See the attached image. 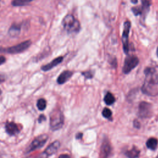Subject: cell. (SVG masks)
<instances>
[{"label":"cell","instance_id":"6","mask_svg":"<svg viewBox=\"0 0 158 158\" xmlns=\"http://www.w3.org/2000/svg\"><path fill=\"white\" fill-rule=\"evenodd\" d=\"M139 63L138 58L133 55L128 56L124 62L122 71L125 74L130 73L134 68H135Z\"/></svg>","mask_w":158,"mask_h":158},{"label":"cell","instance_id":"19","mask_svg":"<svg viewBox=\"0 0 158 158\" xmlns=\"http://www.w3.org/2000/svg\"><path fill=\"white\" fill-rule=\"evenodd\" d=\"M36 106L40 110H43L46 107V101L44 98H40L38 100Z\"/></svg>","mask_w":158,"mask_h":158},{"label":"cell","instance_id":"1","mask_svg":"<svg viewBox=\"0 0 158 158\" xmlns=\"http://www.w3.org/2000/svg\"><path fill=\"white\" fill-rule=\"evenodd\" d=\"M146 75L144 83L141 88L142 92L149 96L158 94V73L154 68L148 67L144 70Z\"/></svg>","mask_w":158,"mask_h":158},{"label":"cell","instance_id":"24","mask_svg":"<svg viewBox=\"0 0 158 158\" xmlns=\"http://www.w3.org/2000/svg\"><path fill=\"white\" fill-rule=\"evenodd\" d=\"M46 118L45 115H43V114H41L38 117V122L41 123L42 122L46 120Z\"/></svg>","mask_w":158,"mask_h":158},{"label":"cell","instance_id":"33","mask_svg":"<svg viewBox=\"0 0 158 158\" xmlns=\"http://www.w3.org/2000/svg\"><path fill=\"white\" fill-rule=\"evenodd\" d=\"M155 158H158V155H157V156L156 157H155Z\"/></svg>","mask_w":158,"mask_h":158},{"label":"cell","instance_id":"10","mask_svg":"<svg viewBox=\"0 0 158 158\" xmlns=\"http://www.w3.org/2000/svg\"><path fill=\"white\" fill-rule=\"evenodd\" d=\"M6 133L10 136H14L18 134L20 131L19 128L14 122H7L5 125Z\"/></svg>","mask_w":158,"mask_h":158},{"label":"cell","instance_id":"7","mask_svg":"<svg viewBox=\"0 0 158 158\" xmlns=\"http://www.w3.org/2000/svg\"><path fill=\"white\" fill-rule=\"evenodd\" d=\"M152 114V105L147 102H141L138 107V115L141 118H148Z\"/></svg>","mask_w":158,"mask_h":158},{"label":"cell","instance_id":"3","mask_svg":"<svg viewBox=\"0 0 158 158\" xmlns=\"http://www.w3.org/2000/svg\"><path fill=\"white\" fill-rule=\"evenodd\" d=\"M64 124V115L59 109H55L50 114L49 125L53 131L61 128Z\"/></svg>","mask_w":158,"mask_h":158},{"label":"cell","instance_id":"29","mask_svg":"<svg viewBox=\"0 0 158 158\" xmlns=\"http://www.w3.org/2000/svg\"><path fill=\"white\" fill-rule=\"evenodd\" d=\"M82 136H83V133H78L76 135V138L79 139H81L82 138Z\"/></svg>","mask_w":158,"mask_h":158},{"label":"cell","instance_id":"17","mask_svg":"<svg viewBox=\"0 0 158 158\" xmlns=\"http://www.w3.org/2000/svg\"><path fill=\"white\" fill-rule=\"evenodd\" d=\"M104 101L105 102V103L107 104V105H111L112 104H114L115 101V99L114 96V95L109 93V92H107L106 93V94L104 96Z\"/></svg>","mask_w":158,"mask_h":158},{"label":"cell","instance_id":"12","mask_svg":"<svg viewBox=\"0 0 158 158\" xmlns=\"http://www.w3.org/2000/svg\"><path fill=\"white\" fill-rule=\"evenodd\" d=\"M60 147V142L59 141H55L51 143L45 149L44 152L48 154V156H51L52 154L56 153Z\"/></svg>","mask_w":158,"mask_h":158},{"label":"cell","instance_id":"22","mask_svg":"<svg viewBox=\"0 0 158 158\" xmlns=\"http://www.w3.org/2000/svg\"><path fill=\"white\" fill-rule=\"evenodd\" d=\"M132 11L134 13L135 15H141L143 14V11L141 7H135L132 8Z\"/></svg>","mask_w":158,"mask_h":158},{"label":"cell","instance_id":"14","mask_svg":"<svg viewBox=\"0 0 158 158\" xmlns=\"http://www.w3.org/2000/svg\"><path fill=\"white\" fill-rule=\"evenodd\" d=\"M139 150L135 146L133 147L130 150L125 152V155L128 158H137L139 155Z\"/></svg>","mask_w":158,"mask_h":158},{"label":"cell","instance_id":"4","mask_svg":"<svg viewBox=\"0 0 158 158\" xmlns=\"http://www.w3.org/2000/svg\"><path fill=\"white\" fill-rule=\"evenodd\" d=\"M31 41L30 40H27L25 41H23L17 45L2 49L0 48V51L1 52H5L10 54H17L22 52L28 49L29 46L31 45Z\"/></svg>","mask_w":158,"mask_h":158},{"label":"cell","instance_id":"32","mask_svg":"<svg viewBox=\"0 0 158 158\" xmlns=\"http://www.w3.org/2000/svg\"><path fill=\"white\" fill-rule=\"evenodd\" d=\"M1 93H2V92H1V89H0V95H1Z\"/></svg>","mask_w":158,"mask_h":158},{"label":"cell","instance_id":"20","mask_svg":"<svg viewBox=\"0 0 158 158\" xmlns=\"http://www.w3.org/2000/svg\"><path fill=\"white\" fill-rule=\"evenodd\" d=\"M48 154L44 151L43 152H41L40 154H36V155H32V156H28L27 157L25 158H48Z\"/></svg>","mask_w":158,"mask_h":158},{"label":"cell","instance_id":"18","mask_svg":"<svg viewBox=\"0 0 158 158\" xmlns=\"http://www.w3.org/2000/svg\"><path fill=\"white\" fill-rule=\"evenodd\" d=\"M32 1L33 0H13L12 1V4L14 6H22L27 5Z\"/></svg>","mask_w":158,"mask_h":158},{"label":"cell","instance_id":"8","mask_svg":"<svg viewBox=\"0 0 158 158\" xmlns=\"http://www.w3.org/2000/svg\"><path fill=\"white\" fill-rule=\"evenodd\" d=\"M131 27L130 22L126 21L124 23V28L122 33V41L123 43V48L125 54H128L129 51V44H128V36L130 32V28Z\"/></svg>","mask_w":158,"mask_h":158},{"label":"cell","instance_id":"11","mask_svg":"<svg viewBox=\"0 0 158 158\" xmlns=\"http://www.w3.org/2000/svg\"><path fill=\"white\" fill-rule=\"evenodd\" d=\"M62 60H63V57L59 56L58 57H56L54 59H53L51 62H49L44 65H43L41 67V70L44 72L48 71V70L52 69V68H54V67L57 66V65H59L60 63H61L62 62Z\"/></svg>","mask_w":158,"mask_h":158},{"label":"cell","instance_id":"23","mask_svg":"<svg viewBox=\"0 0 158 158\" xmlns=\"http://www.w3.org/2000/svg\"><path fill=\"white\" fill-rule=\"evenodd\" d=\"M82 75L86 78H91L93 77L94 72L89 70V71H86L85 72L82 73Z\"/></svg>","mask_w":158,"mask_h":158},{"label":"cell","instance_id":"21","mask_svg":"<svg viewBox=\"0 0 158 158\" xmlns=\"http://www.w3.org/2000/svg\"><path fill=\"white\" fill-rule=\"evenodd\" d=\"M102 116L106 118H109L112 115V111L107 107H105L102 112Z\"/></svg>","mask_w":158,"mask_h":158},{"label":"cell","instance_id":"2","mask_svg":"<svg viewBox=\"0 0 158 158\" xmlns=\"http://www.w3.org/2000/svg\"><path fill=\"white\" fill-rule=\"evenodd\" d=\"M62 26L69 33H74L79 31L80 25L79 22L72 15H67L62 20Z\"/></svg>","mask_w":158,"mask_h":158},{"label":"cell","instance_id":"15","mask_svg":"<svg viewBox=\"0 0 158 158\" xmlns=\"http://www.w3.org/2000/svg\"><path fill=\"white\" fill-rule=\"evenodd\" d=\"M20 32V26L19 24H13L9 30V34L11 36H16Z\"/></svg>","mask_w":158,"mask_h":158},{"label":"cell","instance_id":"13","mask_svg":"<svg viewBox=\"0 0 158 158\" xmlns=\"http://www.w3.org/2000/svg\"><path fill=\"white\" fill-rule=\"evenodd\" d=\"M73 72L70 70H65L62 72L58 77L57 82L58 84L62 85L65 83L72 75Z\"/></svg>","mask_w":158,"mask_h":158},{"label":"cell","instance_id":"31","mask_svg":"<svg viewBox=\"0 0 158 158\" xmlns=\"http://www.w3.org/2000/svg\"><path fill=\"white\" fill-rule=\"evenodd\" d=\"M157 57H158V48H157Z\"/></svg>","mask_w":158,"mask_h":158},{"label":"cell","instance_id":"9","mask_svg":"<svg viewBox=\"0 0 158 158\" xmlns=\"http://www.w3.org/2000/svg\"><path fill=\"white\" fill-rule=\"evenodd\" d=\"M111 153V146L107 138H105L102 143L100 152V158H109Z\"/></svg>","mask_w":158,"mask_h":158},{"label":"cell","instance_id":"34","mask_svg":"<svg viewBox=\"0 0 158 158\" xmlns=\"http://www.w3.org/2000/svg\"><path fill=\"white\" fill-rule=\"evenodd\" d=\"M82 158H86V157H82Z\"/></svg>","mask_w":158,"mask_h":158},{"label":"cell","instance_id":"27","mask_svg":"<svg viewBox=\"0 0 158 158\" xmlns=\"http://www.w3.org/2000/svg\"><path fill=\"white\" fill-rule=\"evenodd\" d=\"M6 80V78H5V76L3 75H1L0 74V83L4 82Z\"/></svg>","mask_w":158,"mask_h":158},{"label":"cell","instance_id":"26","mask_svg":"<svg viewBox=\"0 0 158 158\" xmlns=\"http://www.w3.org/2000/svg\"><path fill=\"white\" fill-rule=\"evenodd\" d=\"M134 127L136 128H139L140 127V123L137 121V120H135L134 123H133Z\"/></svg>","mask_w":158,"mask_h":158},{"label":"cell","instance_id":"30","mask_svg":"<svg viewBox=\"0 0 158 158\" xmlns=\"http://www.w3.org/2000/svg\"><path fill=\"white\" fill-rule=\"evenodd\" d=\"M131 2L133 3V4H136L138 2V0H131Z\"/></svg>","mask_w":158,"mask_h":158},{"label":"cell","instance_id":"25","mask_svg":"<svg viewBox=\"0 0 158 158\" xmlns=\"http://www.w3.org/2000/svg\"><path fill=\"white\" fill-rule=\"evenodd\" d=\"M6 62V58L3 56H0V65Z\"/></svg>","mask_w":158,"mask_h":158},{"label":"cell","instance_id":"16","mask_svg":"<svg viewBox=\"0 0 158 158\" xmlns=\"http://www.w3.org/2000/svg\"><path fill=\"white\" fill-rule=\"evenodd\" d=\"M157 139L155 138H150L146 142V146L151 150H155L157 146Z\"/></svg>","mask_w":158,"mask_h":158},{"label":"cell","instance_id":"28","mask_svg":"<svg viewBox=\"0 0 158 158\" xmlns=\"http://www.w3.org/2000/svg\"><path fill=\"white\" fill-rule=\"evenodd\" d=\"M58 158H70V157L67 154H61Z\"/></svg>","mask_w":158,"mask_h":158},{"label":"cell","instance_id":"5","mask_svg":"<svg viewBox=\"0 0 158 158\" xmlns=\"http://www.w3.org/2000/svg\"><path fill=\"white\" fill-rule=\"evenodd\" d=\"M48 139V136L46 134L38 136L33 140V141L29 145V146L27 149L26 152L29 153L31 151L41 148L45 144Z\"/></svg>","mask_w":158,"mask_h":158}]
</instances>
